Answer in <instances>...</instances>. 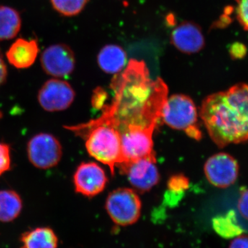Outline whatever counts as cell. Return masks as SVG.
<instances>
[{
  "label": "cell",
  "instance_id": "obj_14",
  "mask_svg": "<svg viewBox=\"0 0 248 248\" xmlns=\"http://www.w3.org/2000/svg\"><path fill=\"white\" fill-rule=\"evenodd\" d=\"M20 248H58V235L49 227H39L25 232L19 237Z\"/></svg>",
  "mask_w": 248,
  "mask_h": 248
},
{
  "label": "cell",
  "instance_id": "obj_27",
  "mask_svg": "<svg viewBox=\"0 0 248 248\" xmlns=\"http://www.w3.org/2000/svg\"><path fill=\"white\" fill-rule=\"evenodd\" d=\"M235 1H236L238 2V1H239V0H235Z\"/></svg>",
  "mask_w": 248,
  "mask_h": 248
},
{
  "label": "cell",
  "instance_id": "obj_9",
  "mask_svg": "<svg viewBox=\"0 0 248 248\" xmlns=\"http://www.w3.org/2000/svg\"><path fill=\"white\" fill-rule=\"evenodd\" d=\"M76 93L66 81L51 79L46 81L38 93L41 107L48 112L66 110L74 101Z\"/></svg>",
  "mask_w": 248,
  "mask_h": 248
},
{
  "label": "cell",
  "instance_id": "obj_22",
  "mask_svg": "<svg viewBox=\"0 0 248 248\" xmlns=\"http://www.w3.org/2000/svg\"><path fill=\"white\" fill-rule=\"evenodd\" d=\"M169 186L171 190L182 191L187 188L188 186V181L187 178L182 175L174 176L170 179Z\"/></svg>",
  "mask_w": 248,
  "mask_h": 248
},
{
  "label": "cell",
  "instance_id": "obj_19",
  "mask_svg": "<svg viewBox=\"0 0 248 248\" xmlns=\"http://www.w3.org/2000/svg\"><path fill=\"white\" fill-rule=\"evenodd\" d=\"M88 1L89 0H50L54 9L67 17L78 16L84 9Z\"/></svg>",
  "mask_w": 248,
  "mask_h": 248
},
{
  "label": "cell",
  "instance_id": "obj_24",
  "mask_svg": "<svg viewBox=\"0 0 248 248\" xmlns=\"http://www.w3.org/2000/svg\"><path fill=\"white\" fill-rule=\"evenodd\" d=\"M229 248H248V235L240 234L232 241Z\"/></svg>",
  "mask_w": 248,
  "mask_h": 248
},
{
  "label": "cell",
  "instance_id": "obj_4",
  "mask_svg": "<svg viewBox=\"0 0 248 248\" xmlns=\"http://www.w3.org/2000/svg\"><path fill=\"white\" fill-rule=\"evenodd\" d=\"M161 118L169 126L183 130L191 138H202L197 108L188 96L178 94L167 98L161 111Z\"/></svg>",
  "mask_w": 248,
  "mask_h": 248
},
{
  "label": "cell",
  "instance_id": "obj_5",
  "mask_svg": "<svg viewBox=\"0 0 248 248\" xmlns=\"http://www.w3.org/2000/svg\"><path fill=\"white\" fill-rule=\"evenodd\" d=\"M106 209L115 224L128 226L136 223L141 216V202L132 189L118 188L108 196Z\"/></svg>",
  "mask_w": 248,
  "mask_h": 248
},
{
  "label": "cell",
  "instance_id": "obj_25",
  "mask_svg": "<svg viewBox=\"0 0 248 248\" xmlns=\"http://www.w3.org/2000/svg\"><path fill=\"white\" fill-rule=\"evenodd\" d=\"M244 48V45H235L233 46L231 48L232 56L236 58H242L243 55H244L246 52V49Z\"/></svg>",
  "mask_w": 248,
  "mask_h": 248
},
{
  "label": "cell",
  "instance_id": "obj_16",
  "mask_svg": "<svg viewBox=\"0 0 248 248\" xmlns=\"http://www.w3.org/2000/svg\"><path fill=\"white\" fill-rule=\"evenodd\" d=\"M20 196L14 190L0 191V222L10 223L20 215L22 210Z\"/></svg>",
  "mask_w": 248,
  "mask_h": 248
},
{
  "label": "cell",
  "instance_id": "obj_12",
  "mask_svg": "<svg viewBox=\"0 0 248 248\" xmlns=\"http://www.w3.org/2000/svg\"><path fill=\"white\" fill-rule=\"evenodd\" d=\"M170 40L176 48L186 54L199 53L205 46L202 29L194 22L181 23L173 30Z\"/></svg>",
  "mask_w": 248,
  "mask_h": 248
},
{
  "label": "cell",
  "instance_id": "obj_23",
  "mask_svg": "<svg viewBox=\"0 0 248 248\" xmlns=\"http://www.w3.org/2000/svg\"><path fill=\"white\" fill-rule=\"evenodd\" d=\"M238 210L241 216L248 221V189L240 195L238 201Z\"/></svg>",
  "mask_w": 248,
  "mask_h": 248
},
{
  "label": "cell",
  "instance_id": "obj_10",
  "mask_svg": "<svg viewBox=\"0 0 248 248\" xmlns=\"http://www.w3.org/2000/svg\"><path fill=\"white\" fill-rule=\"evenodd\" d=\"M41 63L46 73L54 78L71 75L76 67V58L72 49L66 45L48 47L41 56Z\"/></svg>",
  "mask_w": 248,
  "mask_h": 248
},
{
  "label": "cell",
  "instance_id": "obj_15",
  "mask_svg": "<svg viewBox=\"0 0 248 248\" xmlns=\"http://www.w3.org/2000/svg\"><path fill=\"white\" fill-rule=\"evenodd\" d=\"M98 64L105 73L117 74L126 64L127 55L118 45H109L101 49L97 56Z\"/></svg>",
  "mask_w": 248,
  "mask_h": 248
},
{
  "label": "cell",
  "instance_id": "obj_11",
  "mask_svg": "<svg viewBox=\"0 0 248 248\" xmlns=\"http://www.w3.org/2000/svg\"><path fill=\"white\" fill-rule=\"evenodd\" d=\"M77 192L88 197L101 193L108 182L104 170L95 163H82L78 166L73 177Z\"/></svg>",
  "mask_w": 248,
  "mask_h": 248
},
{
  "label": "cell",
  "instance_id": "obj_20",
  "mask_svg": "<svg viewBox=\"0 0 248 248\" xmlns=\"http://www.w3.org/2000/svg\"><path fill=\"white\" fill-rule=\"evenodd\" d=\"M11 161L9 145L0 143V176L11 169Z\"/></svg>",
  "mask_w": 248,
  "mask_h": 248
},
{
  "label": "cell",
  "instance_id": "obj_6",
  "mask_svg": "<svg viewBox=\"0 0 248 248\" xmlns=\"http://www.w3.org/2000/svg\"><path fill=\"white\" fill-rule=\"evenodd\" d=\"M27 153L29 161L35 167L51 169L61 160L62 145L51 134H37L29 140Z\"/></svg>",
  "mask_w": 248,
  "mask_h": 248
},
{
  "label": "cell",
  "instance_id": "obj_7",
  "mask_svg": "<svg viewBox=\"0 0 248 248\" xmlns=\"http://www.w3.org/2000/svg\"><path fill=\"white\" fill-rule=\"evenodd\" d=\"M155 153L129 162L118 165L122 173L126 174L130 184L141 192L151 190L160 179Z\"/></svg>",
  "mask_w": 248,
  "mask_h": 248
},
{
  "label": "cell",
  "instance_id": "obj_1",
  "mask_svg": "<svg viewBox=\"0 0 248 248\" xmlns=\"http://www.w3.org/2000/svg\"><path fill=\"white\" fill-rule=\"evenodd\" d=\"M110 87L113 99L96 120L109 124L120 135L134 129L155 130L169 89L161 78L151 79L144 62L130 60L114 77Z\"/></svg>",
  "mask_w": 248,
  "mask_h": 248
},
{
  "label": "cell",
  "instance_id": "obj_21",
  "mask_svg": "<svg viewBox=\"0 0 248 248\" xmlns=\"http://www.w3.org/2000/svg\"><path fill=\"white\" fill-rule=\"evenodd\" d=\"M236 17L241 27L248 32V0H239Z\"/></svg>",
  "mask_w": 248,
  "mask_h": 248
},
{
  "label": "cell",
  "instance_id": "obj_2",
  "mask_svg": "<svg viewBox=\"0 0 248 248\" xmlns=\"http://www.w3.org/2000/svg\"><path fill=\"white\" fill-rule=\"evenodd\" d=\"M200 116L219 148L248 141V84L239 83L208 96L202 103Z\"/></svg>",
  "mask_w": 248,
  "mask_h": 248
},
{
  "label": "cell",
  "instance_id": "obj_13",
  "mask_svg": "<svg viewBox=\"0 0 248 248\" xmlns=\"http://www.w3.org/2000/svg\"><path fill=\"white\" fill-rule=\"evenodd\" d=\"M38 53V44L35 40L19 38L11 46L6 53V58L12 66L23 69L35 63Z\"/></svg>",
  "mask_w": 248,
  "mask_h": 248
},
{
  "label": "cell",
  "instance_id": "obj_8",
  "mask_svg": "<svg viewBox=\"0 0 248 248\" xmlns=\"http://www.w3.org/2000/svg\"><path fill=\"white\" fill-rule=\"evenodd\" d=\"M239 166L236 160L226 153L210 156L204 166L208 182L220 188H226L234 184L239 176Z\"/></svg>",
  "mask_w": 248,
  "mask_h": 248
},
{
  "label": "cell",
  "instance_id": "obj_26",
  "mask_svg": "<svg viewBox=\"0 0 248 248\" xmlns=\"http://www.w3.org/2000/svg\"><path fill=\"white\" fill-rule=\"evenodd\" d=\"M6 75H7V71H6V65L0 55V86L4 82Z\"/></svg>",
  "mask_w": 248,
  "mask_h": 248
},
{
  "label": "cell",
  "instance_id": "obj_17",
  "mask_svg": "<svg viewBox=\"0 0 248 248\" xmlns=\"http://www.w3.org/2000/svg\"><path fill=\"white\" fill-rule=\"evenodd\" d=\"M20 16L16 10L0 6V40H9L17 36L21 29Z\"/></svg>",
  "mask_w": 248,
  "mask_h": 248
},
{
  "label": "cell",
  "instance_id": "obj_3",
  "mask_svg": "<svg viewBox=\"0 0 248 248\" xmlns=\"http://www.w3.org/2000/svg\"><path fill=\"white\" fill-rule=\"evenodd\" d=\"M66 128L84 138L89 155L107 165L112 174L115 166L123 162L120 133L109 124L94 120Z\"/></svg>",
  "mask_w": 248,
  "mask_h": 248
},
{
  "label": "cell",
  "instance_id": "obj_18",
  "mask_svg": "<svg viewBox=\"0 0 248 248\" xmlns=\"http://www.w3.org/2000/svg\"><path fill=\"white\" fill-rule=\"evenodd\" d=\"M213 223L215 231L223 237H236L242 234L243 230L236 223V216L233 211L224 216L216 217Z\"/></svg>",
  "mask_w": 248,
  "mask_h": 248
}]
</instances>
